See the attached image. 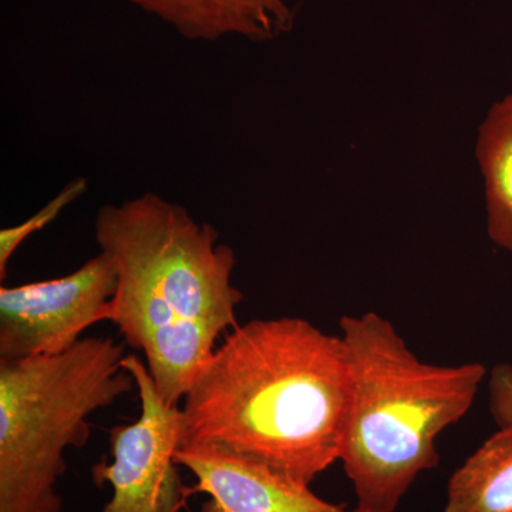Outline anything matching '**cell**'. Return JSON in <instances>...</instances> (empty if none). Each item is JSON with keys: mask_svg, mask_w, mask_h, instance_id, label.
<instances>
[{"mask_svg": "<svg viewBox=\"0 0 512 512\" xmlns=\"http://www.w3.org/2000/svg\"><path fill=\"white\" fill-rule=\"evenodd\" d=\"M123 365L136 379L141 413L134 423L110 430L113 463L93 467L94 483L113 488L100 512H180L188 495L175 461L183 443V409L165 402L136 355L124 357Z\"/></svg>", "mask_w": 512, "mask_h": 512, "instance_id": "5b68a950", "label": "cell"}, {"mask_svg": "<svg viewBox=\"0 0 512 512\" xmlns=\"http://www.w3.org/2000/svg\"><path fill=\"white\" fill-rule=\"evenodd\" d=\"M96 242L116 269L110 322L146 356L165 402L190 390L225 330L235 328L244 293L232 282L237 256L211 225L148 192L106 205Z\"/></svg>", "mask_w": 512, "mask_h": 512, "instance_id": "7a4b0ae2", "label": "cell"}, {"mask_svg": "<svg viewBox=\"0 0 512 512\" xmlns=\"http://www.w3.org/2000/svg\"><path fill=\"white\" fill-rule=\"evenodd\" d=\"M490 409L498 427L512 426V366H494L490 373Z\"/></svg>", "mask_w": 512, "mask_h": 512, "instance_id": "7c38bea8", "label": "cell"}, {"mask_svg": "<svg viewBox=\"0 0 512 512\" xmlns=\"http://www.w3.org/2000/svg\"><path fill=\"white\" fill-rule=\"evenodd\" d=\"M349 397L340 336L302 318L249 320L185 394L181 446L217 448L311 485L340 460Z\"/></svg>", "mask_w": 512, "mask_h": 512, "instance_id": "6da1fadb", "label": "cell"}, {"mask_svg": "<svg viewBox=\"0 0 512 512\" xmlns=\"http://www.w3.org/2000/svg\"><path fill=\"white\" fill-rule=\"evenodd\" d=\"M444 512H512V426L500 427L454 471Z\"/></svg>", "mask_w": 512, "mask_h": 512, "instance_id": "30bf717a", "label": "cell"}, {"mask_svg": "<svg viewBox=\"0 0 512 512\" xmlns=\"http://www.w3.org/2000/svg\"><path fill=\"white\" fill-rule=\"evenodd\" d=\"M476 154L484 178L488 237L512 254V93L488 110Z\"/></svg>", "mask_w": 512, "mask_h": 512, "instance_id": "9c48e42d", "label": "cell"}, {"mask_svg": "<svg viewBox=\"0 0 512 512\" xmlns=\"http://www.w3.org/2000/svg\"><path fill=\"white\" fill-rule=\"evenodd\" d=\"M116 269L100 252L72 274L0 288V360L57 355L110 320Z\"/></svg>", "mask_w": 512, "mask_h": 512, "instance_id": "8992f818", "label": "cell"}, {"mask_svg": "<svg viewBox=\"0 0 512 512\" xmlns=\"http://www.w3.org/2000/svg\"><path fill=\"white\" fill-rule=\"evenodd\" d=\"M86 191L87 181L84 178H76L28 220L0 231V279L2 281L8 275L10 259L18 251L20 245L37 231H42L47 225L52 224L62 214L64 208L79 200L83 194H86Z\"/></svg>", "mask_w": 512, "mask_h": 512, "instance_id": "8fae6325", "label": "cell"}, {"mask_svg": "<svg viewBox=\"0 0 512 512\" xmlns=\"http://www.w3.org/2000/svg\"><path fill=\"white\" fill-rule=\"evenodd\" d=\"M340 329L350 372L340 461L357 512H394L416 478L439 464L437 437L466 416L487 370L423 362L375 312L345 316Z\"/></svg>", "mask_w": 512, "mask_h": 512, "instance_id": "3957f363", "label": "cell"}, {"mask_svg": "<svg viewBox=\"0 0 512 512\" xmlns=\"http://www.w3.org/2000/svg\"><path fill=\"white\" fill-rule=\"evenodd\" d=\"M190 39L269 40L291 28L288 0H130Z\"/></svg>", "mask_w": 512, "mask_h": 512, "instance_id": "ba28073f", "label": "cell"}, {"mask_svg": "<svg viewBox=\"0 0 512 512\" xmlns=\"http://www.w3.org/2000/svg\"><path fill=\"white\" fill-rule=\"evenodd\" d=\"M124 345L82 338L57 355L0 360V512H62L67 448L90 439V417L137 389Z\"/></svg>", "mask_w": 512, "mask_h": 512, "instance_id": "277c9868", "label": "cell"}, {"mask_svg": "<svg viewBox=\"0 0 512 512\" xmlns=\"http://www.w3.org/2000/svg\"><path fill=\"white\" fill-rule=\"evenodd\" d=\"M175 461L197 478L195 491L210 495L200 512H357L275 468L217 448L181 446Z\"/></svg>", "mask_w": 512, "mask_h": 512, "instance_id": "52a82bcc", "label": "cell"}]
</instances>
